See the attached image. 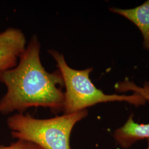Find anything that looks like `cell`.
Instances as JSON below:
<instances>
[{"label":"cell","instance_id":"cell-3","mask_svg":"<svg viewBox=\"0 0 149 149\" xmlns=\"http://www.w3.org/2000/svg\"><path fill=\"white\" fill-rule=\"evenodd\" d=\"M49 53L56 62L63 78L65 88L63 108L64 114L80 112L101 103L126 102L138 107L145 104L147 101L143 96L136 93L130 96L105 94L91 80L90 74L93 68L74 69L66 63L63 54L55 50H50Z\"/></svg>","mask_w":149,"mask_h":149},{"label":"cell","instance_id":"cell-7","mask_svg":"<svg viewBox=\"0 0 149 149\" xmlns=\"http://www.w3.org/2000/svg\"><path fill=\"white\" fill-rule=\"evenodd\" d=\"M0 149H43L37 144L24 140H17L8 145H0Z\"/></svg>","mask_w":149,"mask_h":149},{"label":"cell","instance_id":"cell-5","mask_svg":"<svg viewBox=\"0 0 149 149\" xmlns=\"http://www.w3.org/2000/svg\"><path fill=\"white\" fill-rule=\"evenodd\" d=\"M26 45V37L19 29L10 28L0 33V72L16 67Z\"/></svg>","mask_w":149,"mask_h":149},{"label":"cell","instance_id":"cell-2","mask_svg":"<svg viewBox=\"0 0 149 149\" xmlns=\"http://www.w3.org/2000/svg\"><path fill=\"white\" fill-rule=\"evenodd\" d=\"M87 115V109L48 119L18 113L8 117L7 124L13 138L32 142L43 149H71L72 130Z\"/></svg>","mask_w":149,"mask_h":149},{"label":"cell","instance_id":"cell-6","mask_svg":"<svg viewBox=\"0 0 149 149\" xmlns=\"http://www.w3.org/2000/svg\"><path fill=\"white\" fill-rule=\"evenodd\" d=\"M109 10L124 17L138 28L143 36L144 48L149 51V0L131 9L112 7Z\"/></svg>","mask_w":149,"mask_h":149},{"label":"cell","instance_id":"cell-4","mask_svg":"<svg viewBox=\"0 0 149 149\" xmlns=\"http://www.w3.org/2000/svg\"><path fill=\"white\" fill-rule=\"evenodd\" d=\"M116 88L119 92L133 91L149 102V82H145L143 87H139L126 79L125 81L117 83ZM113 136L122 148L128 149L139 140L149 139V123L139 124L135 122L133 115L132 114L122 127L114 131Z\"/></svg>","mask_w":149,"mask_h":149},{"label":"cell","instance_id":"cell-8","mask_svg":"<svg viewBox=\"0 0 149 149\" xmlns=\"http://www.w3.org/2000/svg\"><path fill=\"white\" fill-rule=\"evenodd\" d=\"M147 140H148V148H147V149H149V139H148Z\"/></svg>","mask_w":149,"mask_h":149},{"label":"cell","instance_id":"cell-1","mask_svg":"<svg viewBox=\"0 0 149 149\" xmlns=\"http://www.w3.org/2000/svg\"><path fill=\"white\" fill-rule=\"evenodd\" d=\"M40 44L33 36L15 68L0 72V82L7 88L0 100V114L23 113L31 107L63 112L64 81L59 70L49 72L40 58Z\"/></svg>","mask_w":149,"mask_h":149}]
</instances>
